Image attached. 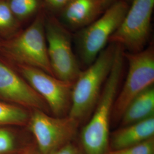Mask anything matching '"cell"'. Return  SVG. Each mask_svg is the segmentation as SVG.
<instances>
[{"label": "cell", "instance_id": "cell-1", "mask_svg": "<svg viewBox=\"0 0 154 154\" xmlns=\"http://www.w3.org/2000/svg\"><path fill=\"white\" fill-rule=\"evenodd\" d=\"M125 49L116 44L112 66L107 77L93 116L83 127L79 137L82 154H109L110 127L114 104L123 74Z\"/></svg>", "mask_w": 154, "mask_h": 154}, {"label": "cell", "instance_id": "cell-2", "mask_svg": "<svg viewBox=\"0 0 154 154\" xmlns=\"http://www.w3.org/2000/svg\"><path fill=\"white\" fill-rule=\"evenodd\" d=\"M116 44L109 43L74 82L68 116L79 124L93 111L111 70Z\"/></svg>", "mask_w": 154, "mask_h": 154}, {"label": "cell", "instance_id": "cell-3", "mask_svg": "<svg viewBox=\"0 0 154 154\" xmlns=\"http://www.w3.org/2000/svg\"><path fill=\"white\" fill-rule=\"evenodd\" d=\"M44 9L22 32L0 42V56L12 65L33 67L53 75L45 32ZM54 76V75H53Z\"/></svg>", "mask_w": 154, "mask_h": 154}, {"label": "cell", "instance_id": "cell-4", "mask_svg": "<svg viewBox=\"0 0 154 154\" xmlns=\"http://www.w3.org/2000/svg\"><path fill=\"white\" fill-rule=\"evenodd\" d=\"M129 5L125 1L116 2L95 21L72 33V42L83 65L90 66L107 46L111 36L120 26Z\"/></svg>", "mask_w": 154, "mask_h": 154}, {"label": "cell", "instance_id": "cell-5", "mask_svg": "<svg viewBox=\"0 0 154 154\" xmlns=\"http://www.w3.org/2000/svg\"><path fill=\"white\" fill-rule=\"evenodd\" d=\"M125 60L128 65L126 80L120 93H118L114 104L111 121H120L127 106L132 99L154 83V46L150 42L148 47L137 53L124 51Z\"/></svg>", "mask_w": 154, "mask_h": 154}, {"label": "cell", "instance_id": "cell-6", "mask_svg": "<svg viewBox=\"0 0 154 154\" xmlns=\"http://www.w3.org/2000/svg\"><path fill=\"white\" fill-rule=\"evenodd\" d=\"M45 32L50 67L54 77L74 83L82 72L72 49V33L57 17L46 13Z\"/></svg>", "mask_w": 154, "mask_h": 154}, {"label": "cell", "instance_id": "cell-7", "mask_svg": "<svg viewBox=\"0 0 154 154\" xmlns=\"http://www.w3.org/2000/svg\"><path fill=\"white\" fill-rule=\"evenodd\" d=\"M79 123L69 116L57 117L42 110H31L28 128L41 154H49L75 141Z\"/></svg>", "mask_w": 154, "mask_h": 154}, {"label": "cell", "instance_id": "cell-8", "mask_svg": "<svg viewBox=\"0 0 154 154\" xmlns=\"http://www.w3.org/2000/svg\"><path fill=\"white\" fill-rule=\"evenodd\" d=\"M154 9V0H132L109 44L119 45L130 53L144 49L150 37Z\"/></svg>", "mask_w": 154, "mask_h": 154}, {"label": "cell", "instance_id": "cell-9", "mask_svg": "<svg viewBox=\"0 0 154 154\" xmlns=\"http://www.w3.org/2000/svg\"><path fill=\"white\" fill-rule=\"evenodd\" d=\"M12 65L44 100L52 116L57 117L68 116L74 83L62 81L33 67Z\"/></svg>", "mask_w": 154, "mask_h": 154}, {"label": "cell", "instance_id": "cell-10", "mask_svg": "<svg viewBox=\"0 0 154 154\" xmlns=\"http://www.w3.org/2000/svg\"><path fill=\"white\" fill-rule=\"evenodd\" d=\"M0 100L51 114L48 106L10 62L0 56Z\"/></svg>", "mask_w": 154, "mask_h": 154}, {"label": "cell", "instance_id": "cell-11", "mask_svg": "<svg viewBox=\"0 0 154 154\" xmlns=\"http://www.w3.org/2000/svg\"><path fill=\"white\" fill-rule=\"evenodd\" d=\"M109 7L107 0H71L57 18L71 33L88 26Z\"/></svg>", "mask_w": 154, "mask_h": 154}, {"label": "cell", "instance_id": "cell-12", "mask_svg": "<svg viewBox=\"0 0 154 154\" xmlns=\"http://www.w3.org/2000/svg\"><path fill=\"white\" fill-rule=\"evenodd\" d=\"M154 137V116L121 127L110 134V152L121 151Z\"/></svg>", "mask_w": 154, "mask_h": 154}, {"label": "cell", "instance_id": "cell-13", "mask_svg": "<svg viewBox=\"0 0 154 154\" xmlns=\"http://www.w3.org/2000/svg\"><path fill=\"white\" fill-rule=\"evenodd\" d=\"M154 116V86L139 94L127 106L120 120L126 126Z\"/></svg>", "mask_w": 154, "mask_h": 154}, {"label": "cell", "instance_id": "cell-14", "mask_svg": "<svg viewBox=\"0 0 154 154\" xmlns=\"http://www.w3.org/2000/svg\"><path fill=\"white\" fill-rule=\"evenodd\" d=\"M35 141L27 127H0V154H20Z\"/></svg>", "mask_w": 154, "mask_h": 154}, {"label": "cell", "instance_id": "cell-15", "mask_svg": "<svg viewBox=\"0 0 154 154\" xmlns=\"http://www.w3.org/2000/svg\"><path fill=\"white\" fill-rule=\"evenodd\" d=\"M31 110L0 100V127H27Z\"/></svg>", "mask_w": 154, "mask_h": 154}, {"label": "cell", "instance_id": "cell-16", "mask_svg": "<svg viewBox=\"0 0 154 154\" xmlns=\"http://www.w3.org/2000/svg\"><path fill=\"white\" fill-rule=\"evenodd\" d=\"M17 20L21 22L35 17L44 9L43 0H7Z\"/></svg>", "mask_w": 154, "mask_h": 154}, {"label": "cell", "instance_id": "cell-17", "mask_svg": "<svg viewBox=\"0 0 154 154\" xmlns=\"http://www.w3.org/2000/svg\"><path fill=\"white\" fill-rule=\"evenodd\" d=\"M19 22L13 14L7 0H0V38L5 39L18 33Z\"/></svg>", "mask_w": 154, "mask_h": 154}, {"label": "cell", "instance_id": "cell-18", "mask_svg": "<svg viewBox=\"0 0 154 154\" xmlns=\"http://www.w3.org/2000/svg\"><path fill=\"white\" fill-rule=\"evenodd\" d=\"M109 154H154V137L127 149L110 152Z\"/></svg>", "mask_w": 154, "mask_h": 154}, {"label": "cell", "instance_id": "cell-19", "mask_svg": "<svg viewBox=\"0 0 154 154\" xmlns=\"http://www.w3.org/2000/svg\"><path fill=\"white\" fill-rule=\"evenodd\" d=\"M71 0H43L44 9L46 13L57 16L63 8Z\"/></svg>", "mask_w": 154, "mask_h": 154}, {"label": "cell", "instance_id": "cell-20", "mask_svg": "<svg viewBox=\"0 0 154 154\" xmlns=\"http://www.w3.org/2000/svg\"><path fill=\"white\" fill-rule=\"evenodd\" d=\"M49 154H82L81 149L75 141H72L55 149Z\"/></svg>", "mask_w": 154, "mask_h": 154}, {"label": "cell", "instance_id": "cell-21", "mask_svg": "<svg viewBox=\"0 0 154 154\" xmlns=\"http://www.w3.org/2000/svg\"><path fill=\"white\" fill-rule=\"evenodd\" d=\"M20 154H41V153L40 152L35 143H34Z\"/></svg>", "mask_w": 154, "mask_h": 154}, {"label": "cell", "instance_id": "cell-22", "mask_svg": "<svg viewBox=\"0 0 154 154\" xmlns=\"http://www.w3.org/2000/svg\"><path fill=\"white\" fill-rule=\"evenodd\" d=\"M132 0H107V2H108L109 5L110 6L112 4L115 3L116 2H118V1H125V2H126L127 3H128L129 4H130L131 2H132Z\"/></svg>", "mask_w": 154, "mask_h": 154}, {"label": "cell", "instance_id": "cell-23", "mask_svg": "<svg viewBox=\"0 0 154 154\" xmlns=\"http://www.w3.org/2000/svg\"><path fill=\"white\" fill-rule=\"evenodd\" d=\"M2 39H1V38H0V42H1V40H2Z\"/></svg>", "mask_w": 154, "mask_h": 154}]
</instances>
